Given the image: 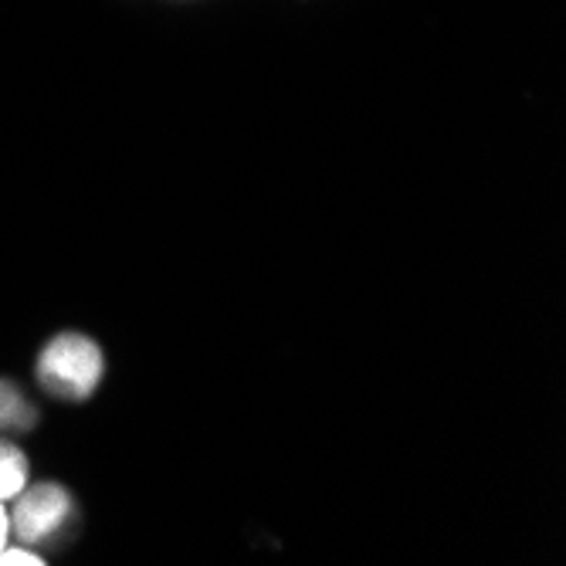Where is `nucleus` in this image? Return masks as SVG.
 Listing matches in <instances>:
<instances>
[{
  "label": "nucleus",
  "instance_id": "423d86ee",
  "mask_svg": "<svg viewBox=\"0 0 566 566\" xmlns=\"http://www.w3.org/2000/svg\"><path fill=\"white\" fill-rule=\"evenodd\" d=\"M8 539H11V512L4 509V502H0V549L8 546Z\"/></svg>",
  "mask_w": 566,
  "mask_h": 566
},
{
  "label": "nucleus",
  "instance_id": "f03ea898",
  "mask_svg": "<svg viewBox=\"0 0 566 566\" xmlns=\"http://www.w3.org/2000/svg\"><path fill=\"white\" fill-rule=\"evenodd\" d=\"M69 492L62 485H51V482H41V485H24L18 492V505H14V516H11V530L24 539V543H38V539H48L55 533L65 516H69Z\"/></svg>",
  "mask_w": 566,
  "mask_h": 566
},
{
  "label": "nucleus",
  "instance_id": "39448f33",
  "mask_svg": "<svg viewBox=\"0 0 566 566\" xmlns=\"http://www.w3.org/2000/svg\"><path fill=\"white\" fill-rule=\"evenodd\" d=\"M44 559H38L31 549H0V566H41Z\"/></svg>",
  "mask_w": 566,
  "mask_h": 566
},
{
  "label": "nucleus",
  "instance_id": "7ed1b4c3",
  "mask_svg": "<svg viewBox=\"0 0 566 566\" xmlns=\"http://www.w3.org/2000/svg\"><path fill=\"white\" fill-rule=\"evenodd\" d=\"M28 485V461L21 448L0 441V502L18 499V492Z\"/></svg>",
  "mask_w": 566,
  "mask_h": 566
},
{
  "label": "nucleus",
  "instance_id": "f257e3e1",
  "mask_svg": "<svg viewBox=\"0 0 566 566\" xmlns=\"http://www.w3.org/2000/svg\"><path fill=\"white\" fill-rule=\"evenodd\" d=\"M38 377L51 394L82 400L102 380V353L88 336H55L38 356Z\"/></svg>",
  "mask_w": 566,
  "mask_h": 566
},
{
  "label": "nucleus",
  "instance_id": "20e7f679",
  "mask_svg": "<svg viewBox=\"0 0 566 566\" xmlns=\"http://www.w3.org/2000/svg\"><path fill=\"white\" fill-rule=\"evenodd\" d=\"M34 410L21 397V390L8 380H0V428H31Z\"/></svg>",
  "mask_w": 566,
  "mask_h": 566
}]
</instances>
